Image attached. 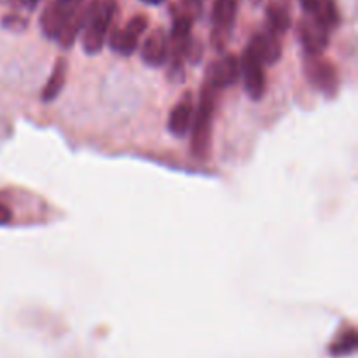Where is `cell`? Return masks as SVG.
Masks as SVG:
<instances>
[{"instance_id":"obj_8","label":"cell","mask_w":358,"mask_h":358,"mask_svg":"<svg viewBox=\"0 0 358 358\" xmlns=\"http://www.w3.org/2000/svg\"><path fill=\"white\" fill-rule=\"evenodd\" d=\"M240 76H243L245 91L252 100H262L266 93V70L264 65L252 55L248 48H245L240 59Z\"/></svg>"},{"instance_id":"obj_19","label":"cell","mask_w":358,"mask_h":358,"mask_svg":"<svg viewBox=\"0 0 358 358\" xmlns=\"http://www.w3.org/2000/svg\"><path fill=\"white\" fill-rule=\"evenodd\" d=\"M17 3H20L21 7H24V9H35V7L38 6V2H41V0H16Z\"/></svg>"},{"instance_id":"obj_11","label":"cell","mask_w":358,"mask_h":358,"mask_svg":"<svg viewBox=\"0 0 358 358\" xmlns=\"http://www.w3.org/2000/svg\"><path fill=\"white\" fill-rule=\"evenodd\" d=\"M140 56H142V62L152 69H159L166 63L168 56H170V41L163 28H156L150 31L140 49Z\"/></svg>"},{"instance_id":"obj_21","label":"cell","mask_w":358,"mask_h":358,"mask_svg":"<svg viewBox=\"0 0 358 358\" xmlns=\"http://www.w3.org/2000/svg\"><path fill=\"white\" fill-rule=\"evenodd\" d=\"M254 2H259V0H254Z\"/></svg>"},{"instance_id":"obj_20","label":"cell","mask_w":358,"mask_h":358,"mask_svg":"<svg viewBox=\"0 0 358 358\" xmlns=\"http://www.w3.org/2000/svg\"><path fill=\"white\" fill-rule=\"evenodd\" d=\"M140 2L147 3V6H161V3L166 2V0H140Z\"/></svg>"},{"instance_id":"obj_6","label":"cell","mask_w":358,"mask_h":358,"mask_svg":"<svg viewBox=\"0 0 358 358\" xmlns=\"http://www.w3.org/2000/svg\"><path fill=\"white\" fill-rule=\"evenodd\" d=\"M304 72L311 86L325 93L327 96H334L339 90V73L332 62L322 56H306Z\"/></svg>"},{"instance_id":"obj_4","label":"cell","mask_w":358,"mask_h":358,"mask_svg":"<svg viewBox=\"0 0 358 358\" xmlns=\"http://www.w3.org/2000/svg\"><path fill=\"white\" fill-rule=\"evenodd\" d=\"M238 16V0H215L212 9V45L222 51L233 35Z\"/></svg>"},{"instance_id":"obj_9","label":"cell","mask_w":358,"mask_h":358,"mask_svg":"<svg viewBox=\"0 0 358 358\" xmlns=\"http://www.w3.org/2000/svg\"><path fill=\"white\" fill-rule=\"evenodd\" d=\"M238 79H240V59L233 55H226L210 63L205 83L219 91L234 86Z\"/></svg>"},{"instance_id":"obj_5","label":"cell","mask_w":358,"mask_h":358,"mask_svg":"<svg viewBox=\"0 0 358 358\" xmlns=\"http://www.w3.org/2000/svg\"><path fill=\"white\" fill-rule=\"evenodd\" d=\"M149 27V20L143 14H136L122 28H114L108 35V48L121 56H131L138 48V41Z\"/></svg>"},{"instance_id":"obj_16","label":"cell","mask_w":358,"mask_h":358,"mask_svg":"<svg viewBox=\"0 0 358 358\" xmlns=\"http://www.w3.org/2000/svg\"><path fill=\"white\" fill-rule=\"evenodd\" d=\"M205 3L206 0H182L178 10L185 14L191 21L201 20L203 14H205Z\"/></svg>"},{"instance_id":"obj_12","label":"cell","mask_w":358,"mask_h":358,"mask_svg":"<svg viewBox=\"0 0 358 358\" xmlns=\"http://www.w3.org/2000/svg\"><path fill=\"white\" fill-rule=\"evenodd\" d=\"M192 119H194V107H192L191 96L185 94L184 100H180L171 108L170 117H168V131L175 138H184L191 131Z\"/></svg>"},{"instance_id":"obj_7","label":"cell","mask_w":358,"mask_h":358,"mask_svg":"<svg viewBox=\"0 0 358 358\" xmlns=\"http://www.w3.org/2000/svg\"><path fill=\"white\" fill-rule=\"evenodd\" d=\"M297 37L306 56H322L329 45L331 31L313 16H304L297 24Z\"/></svg>"},{"instance_id":"obj_14","label":"cell","mask_w":358,"mask_h":358,"mask_svg":"<svg viewBox=\"0 0 358 358\" xmlns=\"http://www.w3.org/2000/svg\"><path fill=\"white\" fill-rule=\"evenodd\" d=\"M66 73H69V63L65 58H58V62L55 63V69H52L51 76L48 77V83L42 87L41 100L49 103V101H55L59 96V93L63 91L66 83Z\"/></svg>"},{"instance_id":"obj_13","label":"cell","mask_w":358,"mask_h":358,"mask_svg":"<svg viewBox=\"0 0 358 358\" xmlns=\"http://www.w3.org/2000/svg\"><path fill=\"white\" fill-rule=\"evenodd\" d=\"M292 24L290 6L287 0H271L266 9V27L269 31L282 37Z\"/></svg>"},{"instance_id":"obj_17","label":"cell","mask_w":358,"mask_h":358,"mask_svg":"<svg viewBox=\"0 0 358 358\" xmlns=\"http://www.w3.org/2000/svg\"><path fill=\"white\" fill-rule=\"evenodd\" d=\"M2 24L3 28H7V30L21 31L27 28V20L21 16H16V14H9V16H3Z\"/></svg>"},{"instance_id":"obj_1","label":"cell","mask_w":358,"mask_h":358,"mask_svg":"<svg viewBox=\"0 0 358 358\" xmlns=\"http://www.w3.org/2000/svg\"><path fill=\"white\" fill-rule=\"evenodd\" d=\"M217 108V90L208 83L203 84L199 94L198 110H194V119L191 126V152L198 159H206L212 147L213 117Z\"/></svg>"},{"instance_id":"obj_15","label":"cell","mask_w":358,"mask_h":358,"mask_svg":"<svg viewBox=\"0 0 358 358\" xmlns=\"http://www.w3.org/2000/svg\"><path fill=\"white\" fill-rule=\"evenodd\" d=\"M358 348V336L353 327H348L345 332L338 336L334 343L329 346V353L332 357H348L355 353Z\"/></svg>"},{"instance_id":"obj_3","label":"cell","mask_w":358,"mask_h":358,"mask_svg":"<svg viewBox=\"0 0 358 358\" xmlns=\"http://www.w3.org/2000/svg\"><path fill=\"white\" fill-rule=\"evenodd\" d=\"M84 0H51L41 16V30L48 38L58 41L62 31Z\"/></svg>"},{"instance_id":"obj_18","label":"cell","mask_w":358,"mask_h":358,"mask_svg":"<svg viewBox=\"0 0 358 358\" xmlns=\"http://www.w3.org/2000/svg\"><path fill=\"white\" fill-rule=\"evenodd\" d=\"M10 219H13V212H10L7 206L0 205V226H3V224H9Z\"/></svg>"},{"instance_id":"obj_10","label":"cell","mask_w":358,"mask_h":358,"mask_svg":"<svg viewBox=\"0 0 358 358\" xmlns=\"http://www.w3.org/2000/svg\"><path fill=\"white\" fill-rule=\"evenodd\" d=\"M247 48L264 66L275 65L282 58V41H280L278 35L269 31L268 28L255 31Z\"/></svg>"},{"instance_id":"obj_2","label":"cell","mask_w":358,"mask_h":358,"mask_svg":"<svg viewBox=\"0 0 358 358\" xmlns=\"http://www.w3.org/2000/svg\"><path fill=\"white\" fill-rule=\"evenodd\" d=\"M115 13H117L115 0H103L94 7L90 21L83 30V49L87 55H98L103 49Z\"/></svg>"}]
</instances>
